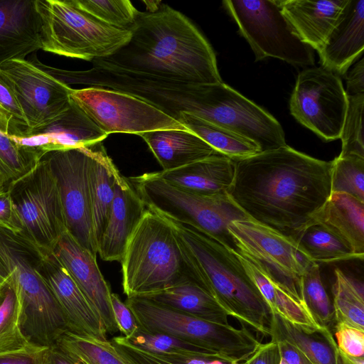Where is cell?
Segmentation results:
<instances>
[{
  "label": "cell",
  "mask_w": 364,
  "mask_h": 364,
  "mask_svg": "<svg viewBox=\"0 0 364 364\" xmlns=\"http://www.w3.org/2000/svg\"><path fill=\"white\" fill-rule=\"evenodd\" d=\"M332 167L286 145L235 161L227 194L249 219L294 240L328 199Z\"/></svg>",
  "instance_id": "6da1fadb"
},
{
  "label": "cell",
  "mask_w": 364,
  "mask_h": 364,
  "mask_svg": "<svg viewBox=\"0 0 364 364\" xmlns=\"http://www.w3.org/2000/svg\"><path fill=\"white\" fill-rule=\"evenodd\" d=\"M128 43L105 63L152 77L193 84L222 82L215 53L198 29L181 12L161 4L139 11Z\"/></svg>",
  "instance_id": "7a4b0ae2"
},
{
  "label": "cell",
  "mask_w": 364,
  "mask_h": 364,
  "mask_svg": "<svg viewBox=\"0 0 364 364\" xmlns=\"http://www.w3.org/2000/svg\"><path fill=\"white\" fill-rule=\"evenodd\" d=\"M120 262L127 297L188 282L196 283L210 292L169 221L149 208L130 236Z\"/></svg>",
  "instance_id": "3957f363"
},
{
  "label": "cell",
  "mask_w": 364,
  "mask_h": 364,
  "mask_svg": "<svg viewBox=\"0 0 364 364\" xmlns=\"http://www.w3.org/2000/svg\"><path fill=\"white\" fill-rule=\"evenodd\" d=\"M165 218L201 273L211 294L229 316L257 333L269 336L271 309L236 252L191 226Z\"/></svg>",
  "instance_id": "277c9868"
},
{
  "label": "cell",
  "mask_w": 364,
  "mask_h": 364,
  "mask_svg": "<svg viewBox=\"0 0 364 364\" xmlns=\"http://www.w3.org/2000/svg\"><path fill=\"white\" fill-rule=\"evenodd\" d=\"M139 328L198 346L231 364L245 361L262 343L244 324L237 328L198 318L140 296L127 297Z\"/></svg>",
  "instance_id": "5b68a950"
},
{
  "label": "cell",
  "mask_w": 364,
  "mask_h": 364,
  "mask_svg": "<svg viewBox=\"0 0 364 364\" xmlns=\"http://www.w3.org/2000/svg\"><path fill=\"white\" fill-rule=\"evenodd\" d=\"M44 51L88 61L112 56L130 40L132 31L107 25L72 0H36Z\"/></svg>",
  "instance_id": "8992f818"
},
{
  "label": "cell",
  "mask_w": 364,
  "mask_h": 364,
  "mask_svg": "<svg viewBox=\"0 0 364 364\" xmlns=\"http://www.w3.org/2000/svg\"><path fill=\"white\" fill-rule=\"evenodd\" d=\"M128 178L147 208L238 252L228 226L234 220L249 218L227 193L205 196L186 191L158 177L155 172Z\"/></svg>",
  "instance_id": "52a82bcc"
},
{
  "label": "cell",
  "mask_w": 364,
  "mask_h": 364,
  "mask_svg": "<svg viewBox=\"0 0 364 364\" xmlns=\"http://www.w3.org/2000/svg\"><path fill=\"white\" fill-rule=\"evenodd\" d=\"M7 188L21 228L16 236L39 250L53 251L67 229L57 182L47 161L41 157L30 172Z\"/></svg>",
  "instance_id": "ba28073f"
},
{
  "label": "cell",
  "mask_w": 364,
  "mask_h": 364,
  "mask_svg": "<svg viewBox=\"0 0 364 364\" xmlns=\"http://www.w3.org/2000/svg\"><path fill=\"white\" fill-rule=\"evenodd\" d=\"M223 3L250 44L255 60L272 57L292 65L314 64L313 49L297 36L278 0H225Z\"/></svg>",
  "instance_id": "9c48e42d"
},
{
  "label": "cell",
  "mask_w": 364,
  "mask_h": 364,
  "mask_svg": "<svg viewBox=\"0 0 364 364\" xmlns=\"http://www.w3.org/2000/svg\"><path fill=\"white\" fill-rule=\"evenodd\" d=\"M228 230L238 252L251 259L282 290L304 305L301 277L312 260L295 240L250 219L232 221Z\"/></svg>",
  "instance_id": "30bf717a"
},
{
  "label": "cell",
  "mask_w": 364,
  "mask_h": 364,
  "mask_svg": "<svg viewBox=\"0 0 364 364\" xmlns=\"http://www.w3.org/2000/svg\"><path fill=\"white\" fill-rule=\"evenodd\" d=\"M71 100L107 134L186 129L154 106L131 95L111 89L86 87L72 89Z\"/></svg>",
  "instance_id": "8fae6325"
},
{
  "label": "cell",
  "mask_w": 364,
  "mask_h": 364,
  "mask_svg": "<svg viewBox=\"0 0 364 364\" xmlns=\"http://www.w3.org/2000/svg\"><path fill=\"white\" fill-rule=\"evenodd\" d=\"M289 108L300 124L322 139H340L348 96L339 75L322 65L301 71L291 95Z\"/></svg>",
  "instance_id": "7c38bea8"
},
{
  "label": "cell",
  "mask_w": 364,
  "mask_h": 364,
  "mask_svg": "<svg viewBox=\"0 0 364 364\" xmlns=\"http://www.w3.org/2000/svg\"><path fill=\"white\" fill-rule=\"evenodd\" d=\"M42 157L57 182L67 230L96 257L89 181L90 145L50 151Z\"/></svg>",
  "instance_id": "4fadbf2b"
},
{
  "label": "cell",
  "mask_w": 364,
  "mask_h": 364,
  "mask_svg": "<svg viewBox=\"0 0 364 364\" xmlns=\"http://www.w3.org/2000/svg\"><path fill=\"white\" fill-rule=\"evenodd\" d=\"M0 70L10 80L24 114L29 129L26 136L47 127L70 107L73 88L35 63L9 60L0 65Z\"/></svg>",
  "instance_id": "5bb4252c"
},
{
  "label": "cell",
  "mask_w": 364,
  "mask_h": 364,
  "mask_svg": "<svg viewBox=\"0 0 364 364\" xmlns=\"http://www.w3.org/2000/svg\"><path fill=\"white\" fill-rule=\"evenodd\" d=\"M37 250L38 270L55 296L68 331L101 341L107 340L100 317L53 251Z\"/></svg>",
  "instance_id": "9a60e30c"
},
{
  "label": "cell",
  "mask_w": 364,
  "mask_h": 364,
  "mask_svg": "<svg viewBox=\"0 0 364 364\" xmlns=\"http://www.w3.org/2000/svg\"><path fill=\"white\" fill-rule=\"evenodd\" d=\"M53 253L100 317L107 333L118 332L111 304L112 292L96 257L82 247L67 230L61 234Z\"/></svg>",
  "instance_id": "2e32d148"
},
{
  "label": "cell",
  "mask_w": 364,
  "mask_h": 364,
  "mask_svg": "<svg viewBox=\"0 0 364 364\" xmlns=\"http://www.w3.org/2000/svg\"><path fill=\"white\" fill-rule=\"evenodd\" d=\"M146 208L129 178L118 171L109 217L97 245V253L102 260L122 261L127 243Z\"/></svg>",
  "instance_id": "e0dca14e"
},
{
  "label": "cell",
  "mask_w": 364,
  "mask_h": 364,
  "mask_svg": "<svg viewBox=\"0 0 364 364\" xmlns=\"http://www.w3.org/2000/svg\"><path fill=\"white\" fill-rule=\"evenodd\" d=\"M41 32L36 0H0V65L41 49Z\"/></svg>",
  "instance_id": "ac0fdd59"
},
{
  "label": "cell",
  "mask_w": 364,
  "mask_h": 364,
  "mask_svg": "<svg viewBox=\"0 0 364 364\" xmlns=\"http://www.w3.org/2000/svg\"><path fill=\"white\" fill-rule=\"evenodd\" d=\"M107 136L71 100L70 107L55 121L18 139L44 154L102 142Z\"/></svg>",
  "instance_id": "d6986e66"
},
{
  "label": "cell",
  "mask_w": 364,
  "mask_h": 364,
  "mask_svg": "<svg viewBox=\"0 0 364 364\" xmlns=\"http://www.w3.org/2000/svg\"><path fill=\"white\" fill-rule=\"evenodd\" d=\"M349 0H278L282 12L300 39L319 52Z\"/></svg>",
  "instance_id": "ffe728a7"
},
{
  "label": "cell",
  "mask_w": 364,
  "mask_h": 364,
  "mask_svg": "<svg viewBox=\"0 0 364 364\" xmlns=\"http://www.w3.org/2000/svg\"><path fill=\"white\" fill-rule=\"evenodd\" d=\"M364 49V0H349L318 53L321 65L343 75Z\"/></svg>",
  "instance_id": "44dd1931"
},
{
  "label": "cell",
  "mask_w": 364,
  "mask_h": 364,
  "mask_svg": "<svg viewBox=\"0 0 364 364\" xmlns=\"http://www.w3.org/2000/svg\"><path fill=\"white\" fill-rule=\"evenodd\" d=\"M156 175L181 189L213 196L227 193L235 175V161L217 154L205 159Z\"/></svg>",
  "instance_id": "7402d4cb"
},
{
  "label": "cell",
  "mask_w": 364,
  "mask_h": 364,
  "mask_svg": "<svg viewBox=\"0 0 364 364\" xmlns=\"http://www.w3.org/2000/svg\"><path fill=\"white\" fill-rule=\"evenodd\" d=\"M350 246L356 258L364 257V202L344 193H331L311 217Z\"/></svg>",
  "instance_id": "603a6c76"
},
{
  "label": "cell",
  "mask_w": 364,
  "mask_h": 364,
  "mask_svg": "<svg viewBox=\"0 0 364 364\" xmlns=\"http://www.w3.org/2000/svg\"><path fill=\"white\" fill-rule=\"evenodd\" d=\"M162 171L175 169L218 153L188 129H164L140 134Z\"/></svg>",
  "instance_id": "cb8c5ba5"
},
{
  "label": "cell",
  "mask_w": 364,
  "mask_h": 364,
  "mask_svg": "<svg viewBox=\"0 0 364 364\" xmlns=\"http://www.w3.org/2000/svg\"><path fill=\"white\" fill-rule=\"evenodd\" d=\"M136 296L208 321L230 324L228 313L208 289L196 283H183Z\"/></svg>",
  "instance_id": "d4e9b609"
},
{
  "label": "cell",
  "mask_w": 364,
  "mask_h": 364,
  "mask_svg": "<svg viewBox=\"0 0 364 364\" xmlns=\"http://www.w3.org/2000/svg\"><path fill=\"white\" fill-rule=\"evenodd\" d=\"M118 171L102 142L90 145L89 181L92 225L97 245L109 217Z\"/></svg>",
  "instance_id": "484cf974"
},
{
  "label": "cell",
  "mask_w": 364,
  "mask_h": 364,
  "mask_svg": "<svg viewBox=\"0 0 364 364\" xmlns=\"http://www.w3.org/2000/svg\"><path fill=\"white\" fill-rule=\"evenodd\" d=\"M247 273L268 304L272 314H278L308 333H325L330 328L320 325L307 309L282 290L248 257L236 252Z\"/></svg>",
  "instance_id": "4316f807"
},
{
  "label": "cell",
  "mask_w": 364,
  "mask_h": 364,
  "mask_svg": "<svg viewBox=\"0 0 364 364\" xmlns=\"http://www.w3.org/2000/svg\"><path fill=\"white\" fill-rule=\"evenodd\" d=\"M269 328L272 341L288 343L311 364H336L338 348L331 331L308 333L275 314H272Z\"/></svg>",
  "instance_id": "83f0119b"
},
{
  "label": "cell",
  "mask_w": 364,
  "mask_h": 364,
  "mask_svg": "<svg viewBox=\"0 0 364 364\" xmlns=\"http://www.w3.org/2000/svg\"><path fill=\"white\" fill-rule=\"evenodd\" d=\"M178 122L218 153L234 161L261 152L258 145L247 138L196 116L182 113Z\"/></svg>",
  "instance_id": "f1b7e54d"
},
{
  "label": "cell",
  "mask_w": 364,
  "mask_h": 364,
  "mask_svg": "<svg viewBox=\"0 0 364 364\" xmlns=\"http://www.w3.org/2000/svg\"><path fill=\"white\" fill-rule=\"evenodd\" d=\"M21 295L10 275L0 282V356L31 346L21 327Z\"/></svg>",
  "instance_id": "f546056e"
},
{
  "label": "cell",
  "mask_w": 364,
  "mask_h": 364,
  "mask_svg": "<svg viewBox=\"0 0 364 364\" xmlns=\"http://www.w3.org/2000/svg\"><path fill=\"white\" fill-rule=\"evenodd\" d=\"M294 240L316 263L357 259L348 245L318 223L309 224Z\"/></svg>",
  "instance_id": "4dcf8cb0"
},
{
  "label": "cell",
  "mask_w": 364,
  "mask_h": 364,
  "mask_svg": "<svg viewBox=\"0 0 364 364\" xmlns=\"http://www.w3.org/2000/svg\"><path fill=\"white\" fill-rule=\"evenodd\" d=\"M332 285L335 323H343L364 330L363 285L339 268L334 269Z\"/></svg>",
  "instance_id": "1f68e13d"
},
{
  "label": "cell",
  "mask_w": 364,
  "mask_h": 364,
  "mask_svg": "<svg viewBox=\"0 0 364 364\" xmlns=\"http://www.w3.org/2000/svg\"><path fill=\"white\" fill-rule=\"evenodd\" d=\"M43 155L0 131V173L8 185L30 172Z\"/></svg>",
  "instance_id": "d6a6232c"
},
{
  "label": "cell",
  "mask_w": 364,
  "mask_h": 364,
  "mask_svg": "<svg viewBox=\"0 0 364 364\" xmlns=\"http://www.w3.org/2000/svg\"><path fill=\"white\" fill-rule=\"evenodd\" d=\"M301 290L305 307L322 326L329 328L335 323L332 301L324 288L318 263L311 262L301 277Z\"/></svg>",
  "instance_id": "836d02e7"
},
{
  "label": "cell",
  "mask_w": 364,
  "mask_h": 364,
  "mask_svg": "<svg viewBox=\"0 0 364 364\" xmlns=\"http://www.w3.org/2000/svg\"><path fill=\"white\" fill-rule=\"evenodd\" d=\"M55 344L85 364H128L108 340L101 341L66 331Z\"/></svg>",
  "instance_id": "e575fe53"
},
{
  "label": "cell",
  "mask_w": 364,
  "mask_h": 364,
  "mask_svg": "<svg viewBox=\"0 0 364 364\" xmlns=\"http://www.w3.org/2000/svg\"><path fill=\"white\" fill-rule=\"evenodd\" d=\"M81 10L110 26L131 31L139 11L129 0H72Z\"/></svg>",
  "instance_id": "d590c367"
},
{
  "label": "cell",
  "mask_w": 364,
  "mask_h": 364,
  "mask_svg": "<svg viewBox=\"0 0 364 364\" xmlns=\"http://www.w3.org/2000/svg\"><path fill=\"white\" fill-rule=\"evenodd\" d=\"M109 341L128 364H229L213 358L148 352L132 345L122 336H114Z\"/></svg>",
  "instance_id": "8d00e7d4"
},
{
  "label": "cell",
  "mask_w": 364,
  "mask_h": 364,
  "mask_svg": "<svg viewBox=\"0 0 364 364\" xmlns=\"http://www.w3.org/2000/svg\"><path fill=\"white\" fill-rule=\"evenodd\" d=\"M126 339L136 347L154 353L196 355L220 360L198 346L166 333H151L139 328Z\"/></svg>",
  "instance_id": "74e56055"
},
{
  "label": "cell",
  "mask_w": 364,
  "mask_h": 364,
  "mask_svg": "<svg viewBox=\"0 0 364 364\" xmlns=\"http://www.w3.org/2000/svg\"><path fill=\"white\" fill-rule=\"evenodd\" d=\"M331 193H344L364 202V158L338 156L333 161Z\"/></svg>",
  "instance_id": "f35d334b"
},
{
  "label": "cell",
  "mask_w": 364,
  "mask_h": 364,
  "mask_svg": "<svg viewBox=\"0 0 364 364\" xmlns=\"http://www.w3.org/2000/svg\"><path fill=\"white\" fill-rule=\"evenodd\" d=\"M363 109L364 94L348 96V108L340 137L342 149L339 156L364 158Z\"/></svg>",
  "instance_id": "ab89813d"
},
{
  "label": "cell",
  "mask_w": 364,
  "mask_h": 364,
  "mask_svg": "<svg viewBox=\"0 0 364 364\" xmlns=\"http://www.w3.org/2000/svg\"><path fill=\"white\" fill-rule=\"evenodd\" d=\"M0 131L16 139L24 138L29 131L11 83L1 70Z\"/></svg>",
  "instance_id": "60d3db41"
},
{
  "label": "cell",
  "mask_w": 364,
  "mask_h": 364,
  "mask_svg": "<svg viewBox=\"0 0 364 364\" xmlns=\"http://www.w3.org/2000/svg\"><path fill=\"white\" fill-rule=\"evenodd\" d=\"M334 328L333 336L340 353L364 357V330L343 323H335Z\"/></svg>",
  "instance_id": "b9f144b4"
},
{
  "label": "cell",
  "mask_w": 364,
  "mask_h": 364,
  "mask_svg": "<svg viewBox=\"0 0 364 364\" xmlns=\"http://www.w3.org/2000/svg\"><path fill=\"white\" fill-rule=\"evenodd\" d=\"M111 304L119 331L122 336L129 338L139 328L133 313L117 294L112 293Z\"/></svg>",
  "instance_id": "7bdbcfd3"
},
{
  "label": "cell",
  "mask_w": 364,
  "mask_h": 364,
  "mask_svg": "<svg viewBox=\"0 0 364 364\" xmlns=\"http://www.w3.org/2000/svg\"><path fill=\"white\" fill-rule=\"evenodd\" d=\"M48 347L33 344L29 348L0 356V364H43Z\"/></svg>",
  "instance_id": "ee69618b"
},
{
  "label": "cell",
  "mask_w": 364,
  "mask_h": 364,
  "mask_svg": "<svg viewBox=\"0 0 364 364\" xmlns=\"http://www.w3.org/2000/svg\"><path fill=\"white\" fill-rule=\"evenodd\" d=\"M0 227L18 235L21 231L16 210L10 190L0 193Z\"/></svg>",
  "instance_id": "f6af8a7d"
},
{
  "label": "cell",
  "mask_w": 364,
  "mask_h": 364,
  "mask_svg": "<svg viewBox=\"0 0 364 364\" xmlns=\"http://www.w3.org/2000/svg\"><path fill=\"white\" fill-rule=\"evenodd\" d=\"M346 93L348 96L364 94V59L361 58L347 71Z\"/></svg>",
  "instance_id": "bcb514c9"
},
{
  "label": "cell",
  "mask_w": 364,
  "mask_h": 364,
  "mask_svg": "<svg viewBox=\"0 0 364 364\" xmlns=\"http://www.w3.org/2000/svg\"><path fill=\"white\" fill-rule=\"evenodd\" d=\"M280 358L277 343L270 341L261 344L251 356L250 364H279Z\"/></svg>",
  "instance_id": "7dc6e473"
},
{
  "label": "cell",
  "mask_w": 364,
  "mask_h": 364,
  "mask_svg": "<svg viewBox=\"0 0 364 364\" xmlns=\"http://www.w3.org/2000/svg\"><path fill=\"white\" fill-rule=\"evenodd\" d=\"M43 364H85L57 344L48 348Z\"/></svg>",
  "instance_id": "c3c4849f"
},
{
  "label": "cell",
  "mask_w": 364,
  "mask_h": 364,
  "mask_svg": "<svg viewBox=\"0 0 364 364\" xmlns=\"http://www.w3.org/2000/svg\"><path fill=\"white\" fill-rule=\"evenodd\" d=\"M272 341L277 343L280 356L288 364H311L299 350L288 343L279 340Z\"/></svg>",
  "instance_id": "681fc988"
},
{
  "label": "cell",
  "mask_w": 364,
  "mask_h": 364,
  "mask_svg": "<svg viewBox=\"0 0 364 364\" xmlns=\"http://www.w3.org/2000/svg\"><path fill=\"white\" fill-rule=\"evenodd\" d=\"M341 358L348 364H364V357H354L341 353L338 351Z\"/></svg>",
  "instance_id": "f907efd6"
},
{
  "label": "cell",
  "mask_w": 364,
  "mask_h": 364,
  "mask_svg": "<svg viewBox=\"0 0 364 364\" xmlns=\"http://www.w3.org/2000/svg\"><path fill=\"white\" fill-rule=\"evenodd\" d=\"M9 275V268L0 256V282L5 280Z\"/></svg>",
  "instance_id": "816d5d0a"
},
{
  "label": "cell",
  "mask_w": 364,
  "mask_h": 364,
  "mask_svg": "<svg viewBox=\"0 0 364 364\" xmlns=\"http://www.w3.org/2000/svg\"><path fill=\"white\" fill-rule=\"evenodd\" d=\"M8 183L4 176L0 173V193L6 190Z\"/></svg>",
  "instance_id": "f5cc1de1"
},
{
  "label": "cell",
  "mask_w": 364,
  "mask_h": 364,
  "mask_svg": "<svg viewBox=\"0 0 364 364\" xmlns=\"http://www.w3.org/2000/svg\"><path fill=\"white\" fill-rule=\"evenodd\" d=\"M336 364H348L345 361L343 360V359L341 358L338 350L336 356Z\"/></svg>",
  "instance_id": "db71d44e"
},
{
  "label": "cell",
  "mask_w": 364,
  "mask_h": 364,
  "mask_svg": "<svg viewBox=\"0 0 364 364\" xmlns=\"http://www.w3.org/2000/svg\"><path fill=\"white\" fill-rule=\"evenodd\" d=\"M251 358V357H250ZM250 358H249L247 360H246L245 361H243L242 363H240V364H250Z\"/></svg>",
  "instance_id": "11a10c76"
},
{
  "label": "cell",
  "mask_w": 364,
  "mask_h": 364,
  "mask_svg": "<svg viewBox=\"0 0 364 364\" xmlns=\"http://www.w3.org/2000/svg\"><path fill=\"white\" fill-rule=\"evenodd\" d=\"M279 364H288V363L281 357Z\"/></svg>",
  "instance_id": "9f6ffc18"
},
{
  "label": "cell",
  "mask_w": 364,
  "mask_h": 364,
  "mask_svg": "<svg viewBox=\"0 0 364 364\" xmlns=\"http://www.w3.org/2000/svg\"><path fill=\"white\" fill-rule=\"evenodd\" d=\"M231 364H240V363H231Z\"/></svg>",
  "instance_id": "6f0895ef"
}]
</instances>
